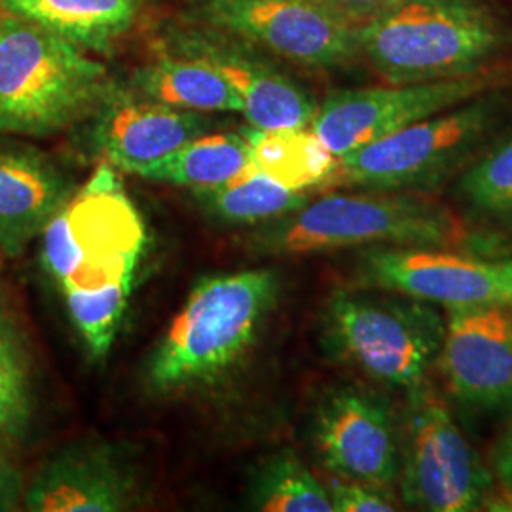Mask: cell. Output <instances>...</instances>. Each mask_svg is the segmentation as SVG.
Here are the masks:
<instances>
[{
    "label": "cell",
    "mask_w": 512,
    "mask_h": 512,
    "mask_svg": "<svg viewBox=\"0 0 512 512\" xmlns=\"http://www.w3.org/2000/svg\"><path fill=\"white\" fill-rule=\"evenodd\" d=\"M401 418L399 494L404 507L425 512L480 511L494 486L444 399L429 384L406 393Z\"/></svg>",
    "instance_id": "obj_8"
},
{
    "label": "cell",
    "mask_w": 512,
    "mask_h": 512,
    "mask_svg": "<svg viewBox=\"0 0 512 512\" xmlns=\"http://www.w3.org/2000/svg\"><path fill=\"white\" fill-rule=\"evenodd\" d=\"M249 507L264 512H334L327 486L291 450L260 461L249 484Z\"/></svg>",
    "instance_id": "obj_24"
},
{
    "label": "cell",
    "mask_w": 512,
    "mask_h": 512,
    "mask_svg": "<svg viewBox=\"0 0 512 512\" xmlns=\"http://www.w3.org/2000/svg\"><path fill=\"white\" fill-rule=\"evenodd\" d=\"M277 293L270 268L202 279L152 351L148 385L173 393L219 380L251 348Z\"/></svg>",
    "instance_id": "obj_2"
},
{
    "label": "cell",
    "mask_w": 512,
    "mask_h": 512,
    "mask_svg": "<svg viewBox=\"0 0 512 512\" xmlns=\"http://www.w3.org/2000/svg\"><path fill=\"white\" fill-rule=\"evenodd\" d=\"M467 224L420 192L329 194L274 220L256 239L266 255L332 253L355 247H458Z\"/></svg>",
    "instance_id": "obj_3"
},
{
    "label": "cell",
    "mask_w": 512,
    "mask_h": 512,
    "mask_svg": "<svg viewBox=\"0 0 512 512\" xmlns=\"http://www.w3.org/2000/svg\"><path fill=\"white\" fill-rule=\"evenodd\" d=\"M456 192L471 219L512 236V133L461 173Z\"/></svg>",
    "instance_id": "obj_25"
},
{
    "label": "cell",
    "mask_w": 512,
    "mask_h": 512,
    "mask_svg": "<svg viewBox=\"0 0 512 512\" xmlns=\"http://www.w3.org/2000/svg\"><path fill=\"white\" fill-rule=\"evenodd\" d=\"M509 114L511 101L503 90L478 95L338 158L336 183L429 194L473 164Z\"/></svg>",
    "instance_id": "obj_7"
},
{
    "label": "cell",
    "mask_w": 512,
    "mask_h": 512,
    "mask_svg": "<svg viewBox=\"0 0 512 512\" xmlns=\"http://www.w3.org/2000/svg\"><path fill=\"white\" fill-rule=\"evenodd\" d=\"M139 499L128 459L105 442H76L55 454L23 495L33 512H120Z\"/></svg>",
    "instance_id": "obj_16"
},
{
    "label": "cell",
    "mask_w": 512,
    "mask_h": 512,
    "mask_svg": "<svg viewBox=\"0 0 512 512\" xmlns=\"http://www.w3.org/2000/svg\"><path fill=\"white\" fill-rule=\"evenodd\" d=\"M435 366L461 410L488 416L511 408L512 304L448 310Z\"/></svg>",
    "instance_id": "obj_14"
},
{
    "label": "cell",
    "mask_w": 512,
    "mask_h": 512,
    "mask_svg": "<svg viewBox=\"0 0 512 512\" xmlns=\"http://www.w3.org/2000/svg\"><path fill=\"white\" fill-rule=\"evenodd\" d=\"M492 475L494 486L486 495L484 511H512V404L511 420L497 439L492 452Z\"/></svg>",
    "instance_id": "obj_27"
},
{
    "label": "cell",
    "mask_w": 512,
    "mask_h": 512,
    "mask_svg": "<svg viewBox=\"0 0 512 512\" xmlns=\"http://www.w3.org/2000/svg\"><path fill=\"white\" fill-rule=\"evenodd\" d=\"M311 442L323 467L340 478L393 490L401 471V418L384 395L340 385L319 401Z\"/></svg>",
    "instance_id": "obj_12"
},
{
    "label": "cell",
    "mask_w": 512,
    "mask_h": 512,
    "mask_svg": "<svg viewBox=\"0 0 512 512\" xmlns=\"http://www.w3.org/2000/svg\"><path fill=\"white\" fill-rule=\"evenodd\" d=\"M192 192L209 215L234 224L281 219L310 200L306 192L289 190L255 167L228 183Z\"/></svg>",
    "instance_id": "obj_23"
},
{
    "label": "cell",
    "mask_w": 512,
    "mask_h": 512,
    "mask_svg": "<svg viewBox=\"0 0 512 512\" xmlns=\"http://www.w3.org/2000/svg\"><path fill=\"white\" fill-rule=\"evenodd\" d=\"M505 42L507 31L486 0H397L359 25L361 57L389 84L482 71Z\"/></svg>",
    "instance_id": "obj_4"
},
{
    "label": "cell",
    "mask_w": 512,
    "mask_h": 512,
    "mask_svg": "<svg viewBox=\"0 0 512 512\" xmlns=\"http://www.w3.org/2000/svg\"><path fill=\"white\" fill-rule=\"evenodd\" d=\"M114 86L95 55L0 12V135L44 139L90 122Z\"/></svg>",
    "instance_id": "obj_1"
},
{
    "label": "cell",
    "mask_w": 512,
    "mask_h": 512,
    "mask_svg": "<svg viewBox=\"0 0 512 512\" xmlns=\"http://www.w3.org/2000/svg\"><path fill=\"white\" fill-rule=\"evenodd\" d=\"M40 238L42 264L59 293H131L147 232L120 171L101 162Z\"/></svg>",
    "instance_id": "obj_6"
},
{
    "label": "cell",
    "mask_w": 512,
    "mask_h": 512,
    "mask_svg": "<svg viewBox=\"0 0 512 512\" xmlns=\"http://www.w3.org/2000/svg\"><path fill=\"white\" fill-rule=\"evenodd\" d=\"M444 330L437 306L363 285L336 291L321 315V344L332 361L401 393L427 384Z\"/></svg>",
    "instance_id": "obj_5"
},
{
    "label": "cell",
    "mask_w": 512,
    "mask_h": 512,
    "mask_svg": "<svg viewBox=\"0 0 512 512\" xmlns=\"http://www.w3.org/2000/svg\"><path fill=\"white\" fill-rule=\"evenodd\" d=\"M23 499V482L16 465L0 448V512L18 509Z\"/></svg>",
    "instance_id": "obj_29"
},
{
    "label": "cell",
    "mask_w": 512,
    "mask_h": 512,
    "mask_svg": "<svg viewBox=\"0 0 512 512\" xmlns=\"http://www.w3.org/2000/svg\"><path fill=\"white\" fill-rule=\"evenodd\" d=\"M340 18L348 19L353 25H363L376 16H380L397 0H319Z\"/></svg>",
    "instance_id": "obj_28"
},
{
    "label": "cell",
    "mask_w": 512,
    "mask_h": 512,
    "mask_svg": "<svg viewBox=\"0 0 512 512\" xmlns=\"http://www.w3.org/2000/svg\"><path fill=\"white\" fill-rule=\"evenodd\" d=\"M35 414V357L27 329L0 279V435L21 439Z\"/></svg>",
    "instance_id": "obj_22"
},
{
    "label": "cell",
    "mask_w": 512,
    "mask_h": 512,
    "mask_svg": "<svg viewBox=\"0 0 512 512\" xmlns=\"http://www.w3.org/2000/svg\"><path fill=\"white\" fill-rule=\"evenodd\" d=\"M152 6L154 0H0V12L33 21L95 57L116 54Z\"/></svg>",
    "instance_id": "obj_18"
},
{
    "label": "cell",
    "mask_w": 512,
    "mask_h": 512,
    "mask_svg": "<svg viewBox=\"0 0 512 512\" xmlns=\"http://www.w3.org/2000/svg\"><path fill=\"white\" fill-rule=\"evenodd\" d=\"M211 65L243 103V116L258 129L306 128L317 105L306 90L281 73L266 54L219 29L181 21L162 29L158 44Z\"/></svg>",
    "instance_id": "obj_13"
},
{
    "label": "cell",
    "mask_w": 512,
    "mask_h": 512,
    "mask_svg": "<svg viewBox=\"0 0 512 512\" xmlns=\"http://www.w3.org/2000/svg\"><path fill=\"white\" fill-rule=\"evenodd\" d=\"M253 167L251 148L241 131H209L143 169L137 177L154 183L186 186L190 190H205L228 183Z\"/></svg>",
    "instance_id": "obj_21"
},
{
    "label": "cell",
    "mask_w": 512,
    "mask_h": 512,
    "mask_svg": "<svg viewBox=\"0 0 512 512\" xmlns=\"http://www.w3.org/2000/svg\"><path fill=\"white\" fill-rule=\"evenodd\" d=\"M325 486L334 512H393L399 509L397 501L391 497V490L340 476L330 478Z\"/></svg>",
    "instance_id": "obj_26"
},
{
    "label": "cell",
    "mask_w": 512,
    "mask_h": 512,
    "mask_svg": "<svg viewBox=\"0 0 512 512\" xmlns=\"http://www.w3.org/2000/svg\"><path fill=\"white\" fill-rule=\"evenodd\" d=\"M181 19L313 71L342 69L361 57L359 27L319 0H188Z\"/></svg>",
    "instance_id": "obj_9"
},
{
    "label": "cell",
    "mask_w": 512,
    "mask_h": 512,
    "mask_svg": "<svg viewBox=\"0 0 512 512\" xmlns=\"http://www.w3.org/2000/svg\"><path fill=\"white\" fill-rule=\"evenodd\" d=\"M74 190L73 177L50 154L0 135V253L21 255Z\"/></svg>",
    "instance_id": "obj_17"
},
{
    "label": "cell",
    "mask_w": 512,
    "mask_h": 512,
    "mask_svg": "<svg viewBox=\"0 0 512 512\" xmlns=\"http://www.w3.org/2000/svg\"><path fill=\"white\" fill-rule=\"evenodd\" d=\"M241 133L251 148L255 169L275 183L294 192L336 183L338 158L308 126L281 129L251 126Z\"/></svg>",
    "instance_id": "obj_20"
},
{
    "label": "cell",
    "mask_w": 512,
    "mask_h": 512,
    "mask_svg": "<svg viewBox=\"0 0 512 512\" xmlns=\"http://www.w3.org/2000/svg\"><path fill=\"white\" fill-rule=\"evenodd\" d=\"M126 88L173 109L203 114L243 112L238 93L211 65L160 46L131 73Z\"/></svg>",
    "instance_id": "obj_19"
},
{
    "label": "cell",
    "mask_w": 512,
    "mask_h": 512,
    "mask_svg": "<svg viewBox=\"0 0 512 512\" xmlns=\"http://www.w3.org/2000/svg\"><path fill=\"white\" fill-rule=\"evenodd\" d=\"M509 86L512 67L494 63L454 78L342 90L317 107L310 128L336 158H344L385 135Z\"/></svg>",
    "instance_id": "obj_10"
},
{
    "label": "cell",
    "mask_w": 512,
    "mask_h": 512,
    "mask_svg": "<svg viewBox=\"0 0 512 512\" xmlns=\"http://www.w3.org/2000/svg\"><path fill=\"white\" fill-rule=\"evenodd\" d=\"M90 122L93 147L103 162L131 175L217 126L211 114L167 107L118 82Z\"/></svg>",
    "instance_id": "obj_15"
},
{
    "label": "cell",
    "mask_w": 512,
    "mask_h": 512,
    "mask_svg": "<svg viewBox=\"0 0 512 512\" xmlns=\"http://www.w3.org/2000/svg\"><path fill=\"white\" fill-rule=\"evenodd\" d=\"M357 281L446 311L512 304V256L478 258L446 247H372L359 260Z\"/></svg>",
    "instance_id": "obj_11"
}]
</instances>
